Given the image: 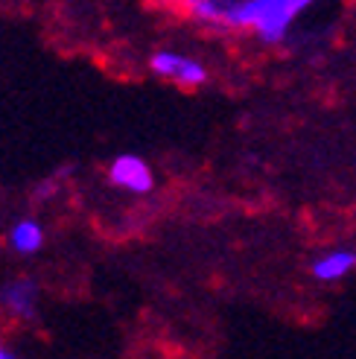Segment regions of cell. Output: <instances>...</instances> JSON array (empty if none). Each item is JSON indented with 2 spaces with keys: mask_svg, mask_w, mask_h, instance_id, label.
I'll return each mask as SVG.
<instances>
[{
  "mask_svg": "<svg viewBox=\"0 0 356 359\" xmlns=\"http://www.w3.org/2000/svg\"><path fill=\"white\" fill-rule=\"evenodd\" d=\"M304 6H307L304 0H260V15H257L254 32L263 41L278 44L283 35H287L289 24L295 21V15Z\"/></svg>",
  "mask_w": 356,
  "mask_h": 359,
  "instance_id": "1",
  "label": "cell"
},
{
  "mask_svg": "<svg viewBox=\"0 0 356 359\" xmlns=\"http://www.w3.org/2000/svg\"><path fill=\"white\" fill-rule=\"evenodd\" d=\"M149 67H152V74L164 76V79H172L178 85H184V88H196V85H202L207 79L205 65H199L196 59L182 56V53H172V50L152 53Z\"/></svg>",
  "mask_w": 356,
  "mask_h": 359,
  "instance_id": "2",
  "label": "cell"
},
{
  "mask_svg": "<svg viewBox=\"0 0 356 359\" xmlns=\"http://www.w3.org/2000/svg\"><path fill=\"white\" fill-rule=\"evenodd\" d=\"M109 178H111V184L123 187V190H129V193H149L152 190V170L144 158H137V155H117L111 161V167H109Z\"/></svg>",
  "mask_w": 356,
  "mask_h": 359,
  "instance_id": "3",
  "label": "cell"
},
{
  "mask_svg": "<svg viewBox=\"0 0 356 359\" xmlns=\"http://www.w3.org/2000/svg\"><path fill=\"white\" fill-rule=\"evenodd\" d=\"M35 283L32 280H12L0 290V304L12 313V316H32L35 310Z\"/></svg>",
  "mask_w": 356,
  "mask_h": 359,
  "instance_id": "4",
  "label": "cell"
},
{
  "mask_svg": "<svg viewBox=\"0 0 356 359\" xmlns=\"http://www.w3.org/2000/svg\"><path fill=\"white\" fill-rule=\"evenodd\" d=\"M9 245L18 255H35L44 245V228L35 219H18L9 231Z\"/></svg>",
  "mask_w": 356,
  "mask_h": 359,
  "instance_id": "5",
  "label": "cell"
},
{
  "mask_svg": "<svg viewBox=\"0 0 356 359\" xmlns=\"http://www.w3.org/2000/svg\"><path fill=\"white\" fill-rule=\"evenodd\" d=\"M353 266H356L353 251H333V255H324L322 260L313 263V275L318 280H339L350 272Z\"/></svg>",
  "mask_w": 356,
  "mask_h": 359,
  "instance_id": "6",
  "label": "cell"
},
{
  "mask_svg": "<svg viewBox=\"0 0 356 359\" xmlns=\"http://www.w3.org/2000/svg\"><path fill=\"white\" fill-rule=\"evenodd\" d=\"M0 359H12V356L6 353V348H4V345H0Z\"/></svg>",
  "mask_w": 356,
  "mask_h": 359,
  "instance_id": "7",
  "label": "cell"
}]
</instances>
